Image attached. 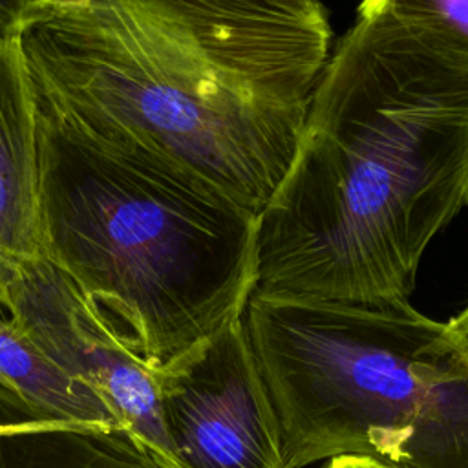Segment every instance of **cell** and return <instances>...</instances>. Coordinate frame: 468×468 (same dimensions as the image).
<instances>
[{
    "instance_id": "cell-2",
    "label": "cell",
    "mask_w": 468,
    "mask_h": 468,
    "mask_svg": "<svg viewBox=\"0 0 468 468\" xmlns=\"http://www.w3.org/2000/svg\"><path fill=\"white\" fill-rule=\"evenodd\" d=\"M35 101L42 254L161 375L243 316L258 216L133 143L82 130L37 91Z\"/></svg>"
},
{
    "instance_id": "cell-16",
    "label": "cell",
    "mask_w": 468,
    "mask_h": 468,
    "mask_svg": "<svg viewBox=\"0 0 468 468\" xmlns=\"http://www.w3.org/2000/svg\"><path fill=\"white\" fill-rule=\"evenodd\" d=\"M135 468H161V466H159L150 455L144 453V455L139 459V463L135 464Z\"/></svg>"
},
{
    "instance_id": "cell-7",
    "label": "cell",
    "mask_w": 468,
    "mask_h": 468,
    "mask_svg": "<svg viewBox=\"0 0 468 468\" xmlns=\"http://www.w3.org/2000/svg\"><path fill=\"white\" fill-rule=\"evenodd\" d=\"M155 377L165 431L181 468H287L243 316Z\"/></svg>"
},
{
    "instance_id": "cell-10",
    "label": "cell",
    "mask_w": 468,
    "mask_h": 468,
    "mask_svg": "<svg viewBox=\"0 0 468 468\" xmlns=\"http://www.w3.org/2000/svg\"><path fill=\"white\" fill-rule=\"evenodd\" d=\"M0 384L48 413L93 431H122L106 400L51 364L0 307Z\"/></svg>"
},
{
    "instance_id": "cell-11",
    "label": "cell",
    "mask_w": 468,
    "mask_h": 468,
    "mask_svg": "<svg viewBox=\"0 0 468 468\" xmlns=\"http://www.w3.org/2000/svg\"><path fill=\"white\" fill-rule=\"evenodd\" d=\"M358 15L391 20L468 58V0H362Z\"/></svg>"
},
{
    "instance_id": "cell-8",
    "label": "cell",
    "mask_w": 468,
    "mask_h": 468,
    "mask_svg": "<svg viewBox=\"0 0 468 468\" xmlns=\"http://www.w3.org/2000/svg\"><path fill=\"white\" fill-rule=\"evenodd\" d=\"M42 254L37 101L22 37H0V260Z\"/></svg>"
},
{
    "instance_id": "cell-1",
    "label": "cell",
    "mask_w": 468,
    "mask_h": 468,
    "mask_svg": "<svg viewBox=\"0 0 468 468\" xmlns=\"http://www.w3.org/2000/svg\"><path fill=\"white\" fill-rule=\"evenodd\" d=\"M464 207L468 58L358 15L258 216L252 294L410 303L424 249Z\"/></svg>"
},
{
    "instance_id": "cell-13",
    "label": "cell",
    "mask_w": 468,
    "mask_h": 468,
    "mask_svg": "<svg viewBox=\"0 0 468 468\" xmlns=\"http://www.w3.org/2000/svg\"><path fill=\"white\" fill-rule=\"evenodd\" d=\"M27 27V16L22 0H0V37H22Z\"/></svg>"
},
{
    "instance_id": "cell-4",
    "label": "cell",
    "mask_w": 468,
    "mask_h": 468,
    "mask_svg": "<svg viewBox=\"0 0 468 468\" xmlns=\"http://www.w3.org/2000/svg\"><path fill=\"white\" fill-rule=\"evenodd\" d=\"M33 88L82 130L137 144L260 216L287 174L307 108L258 97L121 0L22 33Z\"/></svg>"
},
{
    "instance_id": "cell-12",
    "label": "cell",
    "mask_w": 468,
    "mask_h": 468,
    "mask_svg": "<svg viewBox=\"0 0 468 468\" xmlns=\"http://www.w3.org/2000/svg\"><path fill=\"white\" fill-rule=\"evenodd\" d=\"M26 16H27V26L53 16V15H64V13H75L88 9L93 0H22ZM26 31V29H24Z\"/></svg>"
},
{
    "instance_id": "cell-9",
    "label": "cell",
    "mask_w": 468,
    "mask_h": 468,
    "mask_svg": "<svg viewBox=\"0 0 468 468\" xmlns=\"http://www.w3.org/2000/svg\"><path fill=\"white\" fill-rule=\"evenodd\" d=\"M144 453L122 431L62 420L0 384V468H135Z\"/></svg>"
},
{
    "instance_id": "cell-6",
    "label": "cell",
    "mask_w": 468,
    "mask_h": 468,
    "mask_svg": "<svg viewBox=\"0 0 468 468\" xmlns=\"http://www.w3.org/2000/svg\"><path fill=\"white\" fill-rule=\"evenodd\" d=\"M229 80L307 108L329 60L322 0H121Z\"/></svg>"
},
{
    "instance_id": "cell-14",
    "label": "cell",
    "mask_w": 468,
    "mask_h": 468,
    "mask_svg": "<svg viewBox=\"0 0 468 468\" xmlns=\"http://www.w3.org/2000/svg\"><path fill=\"white\" fill-rule=\"evenodd\" d=\"M325 468H410L367 453H342L329 459Z\"/></svg>"
},
{
    "instance_id": "cell-3",
    "label": "cell",
    "mask_w": 468,
    "mask_h": 468,
    "mask_svg": "<svg viewBox=\"0 0 468 468\" xmlns=\"http://www.w3.org/2000/svg\"><path fill=\"white\" fill-rule=\"evenodd\" d=\"M243 320L287 468L342 453L468 468V355L448 322L410 303L260 294Z\"/></svg>"
},
{
    "instance_id": "cell-15",
    "label": "cell",
    "mask_w": 468,
    "mask_h": 468,
    "mask_svg": "<svg viewBox=\"0 0 468 468\" xmlns=\"http://www.w3.org/2000/svg\"><path fill=\"white\" fill-rule=\"evenodd\" d=\"M448 327L453 335V338L457 340V344L461 346V349L468 355V305L448 322Z\"/></svg>"
},
{
    "instance_id": "cell-5",
    "label": "cell",
    "mask_w": 468,
    "mask_h": 468,
    "mask_svg": "<svg viewBox=\"0 0 468 468\" xmlns=\"http://www.w3.org/2000/svg\"><path fill=\"white\" fill-rule=\"evenodd\" d=\"M0 307L51 364L106 400L161 468H181L165 431L157 377L112 336L66 271L46 254L0 260Z\"/></svg>"
}]
</instances>
